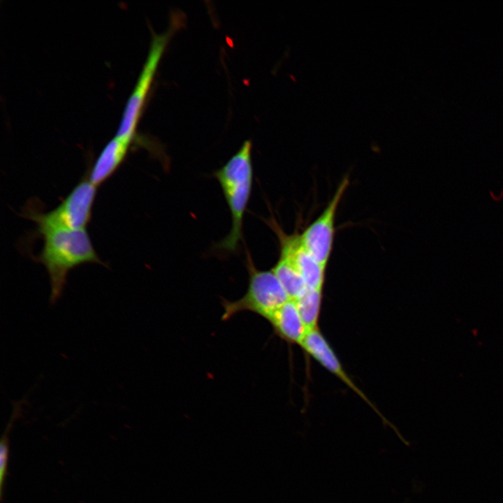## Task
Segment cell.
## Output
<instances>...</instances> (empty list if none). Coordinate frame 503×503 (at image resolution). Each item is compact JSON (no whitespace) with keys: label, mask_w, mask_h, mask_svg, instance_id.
<instances>
[{"label":"cell","mask_w":503,"mask_h":503,"mask_svg":"<svg viewBox=\"0 0 503 503\" xmlns=\"http://www.w3.org/2000/svg\"><path fill=\"white\" fill-rule=\"evenodd\" d=\"M43 247L36 261L46 268L50 282V301L55 302L61 296L68 273L85 263L102 265L90 238L83 230H50L39 233Z\"/></svg>","instance_id":"1"},{"label":"cell","mask_w":503,"mask_h":503,"mask_svg":"<svg viewBox=\"0 0 503 503\" xmlns=\"http://www.w3.org/2000/svg\"><path fill=\"white\" fill-rule=\"evenodd\" d=\"M252 142L245 140L238 152L214 173L222 189L232 218L229 233L218 244V249L224 252L235 251L242 240L244 215L252 188Z\"/></svg>","instance_id":"2"},{"label":"cell","mask_w":503,"mask_h":503,"mask_svg":"<svg viewBox=\"0 0 503 503\" xmlns=\"http://www.w3.org/2000/svg\"><path fill=\"white\" fill-rule=\"evenodd\" d=\"M183 22L179 13H173L168 29L153 34L145 61L124 109L117 136L133 140L160 61L170 38Z\"/></svg>","instance_id":"3"},{"label":"cell","mask_w":503,"mask_h":503,"mask_svg":"<svg viewBox=\"0 0 503 503\" xmlns=\"http://www.w3.org/2000/svg\"><path fill=\"white\" fill-rule=\"evenodd\" d=\"M246 263L249 273L247 291L238 300H223L224 312L221 319L224 321L245 311L252 312L268 320L272 314L289 299L272 270L257 269L249 254Z\"/></svg>","instance_id":"4"},{"label":"cell","mask_w":503,"mask_h":503,"mask_svg":"<svg viewBox=\"0 0 503 503\" xmlns=\"http://www.w3.org/2000/svg\"><path fill=\"white\" fill-rule=\"evenodd\" d=\"M97 187L85 175L54 210L42 213L27 207L23 216L36 224L38 234L50 230L86 229L92 217Z\"/></svg>","instance_id":"5"},{"label":"cell","mask_w":503,"mask_h":503,"mask_svg":"<svg viewBox=\"0 0 503 503\" xmlns=\"http://www.w3.org/2000/svg\"><path fill=\"white\" fill-rule=\"evenodd\" d=\"M349 185V180L346 177L341 181L322 212L300 234L305 248L325 268L333 251L338 206Z\"/></svg>","instance_id":"6"},{"label":"cell","mask_w":503,"mask_h":503,"mask_svg":"<svg viewBox=\"0 0 503 503\" xmlns=\"http://www.w3.org/2000/svg\"><path fill=\"white\" fill-rule=\"evenodd\" d=\"M268 224L278 237L280 253L294 263L307 288L323 290L326 268L321 266L305 248L300 234L284 233L274 219H271Z\"/></svg>","instance_id":"7"},{"label":"cell","mask_w":503,"mask_h":503,"mask_svg":"<svg viewBox=\"0 0 503 503\" xmlns=\"http://www.w3.org/2000/svg\"><path fill=\"white\" fill-rule=\"evenodd\" d=\"M321 366L337 377L370 406L373 404L344 370L328 341L319 328L309 330L300 346Z\"/></svg>","instance_id":"8"},{"label":"cell","mask_w":503,"mask_h":503,"mask_svg":"<svg viewBox=\"0 0 503 503\" xmlns=\"http://www.w3.org/2000/svg\"><path fill=\"white\" fill-rule=\"evenodd\" d=\"M132 141L115 135L105 145L88 173L92 183L99 187L117 171L124 161Z\"/></svg>","instance_id":"9"},{"label":"cell","mask_w":503,"mask_h":503,"mask_svg":"<svg viewBox=\"0 0 503 503\" xmlns=\"http://www.w3.org/2000/svg\"><path fill=\"white\" fill-rule=\"evenodd\" d=\"M275 333L288 343L300 346L309 331L300 314L296 300L289 298L268 320Z\"/></svg>","instance_id":"10"},{"label":"cell","mask_w":503,"mask_h":503,"mask_svg":"<svg viewBox=\"0 0 503 503\" xmlns=\"http://www.w3.org/2000/svg\"><path fill=\"white\" fill-rule=\"evenodd\" d=\"M289 298L297 300L307 289L294 263L286 255L279 253V259L272 269Z\"/></svg>","instance_id":"11"},{"label":"cell","mask_w":503,"mask_h":503,"mask_svg":"<svg viewBox=\"0 0 503 503\" xmlns=\"http://www.w3.org/2000/svg\"><path fill=\"white\" fill-rule=\"evenodd\" d=\"M323 290L309 289L296 300L300 314L308 330L319 328Z\"/></svg>","instance_id":"12"},{"label":"cell","mask_w":503,"mask_h":503,"mask_svg":"<svg viewBox=\"0 0 503 503\" xmlns=\"http://www.w3.org/2000/svg\"><path fill=\"white\" fill-rule=\"evenodd\" d=\"M20 406L19 403L17 404L16 407L14 408L13 414L9 421V423L5 430L0 443V497L1 503L3 502V493L5 481L7 476L8 464V454H9V439L8 434L14 420L17 417V415L20 414Z\"/></svg>","instance_id":"13"}]
</instances>
